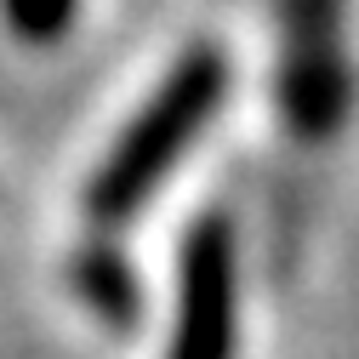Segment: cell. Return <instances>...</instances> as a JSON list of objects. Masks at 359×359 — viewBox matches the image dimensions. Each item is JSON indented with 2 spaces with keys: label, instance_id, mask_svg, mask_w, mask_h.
I'll return each mask as SVG.
<instances>
[{
  "label": "cell",
  "instance_id": "2",
  "mask_svg": "<svg viewBox=\"0 0 359 359\" xmlns=\"http://www.w3.org/2000/svg\"><path fill=\"white\" fill-rule=\"evenodd\" d=\"M342 23V0H280V114L302 143H325L348 126L353 57Z\"/></svg>",
  "mask_w": 359,
  "mask_h": 359
},
{
  "label": "cell",
  "instance_id": "4",
  "mask_svg": "<svg viewBox=\"0 0 359 359\" xmlns=\"http://www.w3.org/2000/svg\"><path fill=\"white\" fill-rule=\"evenodd\" d=\"M74 285L86 291V302H97L109 320H120V325L137 313V308H131V302H137V291H131L126 268H120L114 257H86V262L74 268Z\"/></svg>",
  "mask_w": 359,
  "mask_h": 359
},
{
  "label": "cell",
  "instance_id": "1",
  "mask_svg": "<svg viewBox=\"0 0 359 359\" xmlns=\"http://www.w3.org/2000/svg\"><path fill=\"white\" fill-rule=\"evenodd\" d=\"M222 92H229V57L217 46H194L177 57L165 86L137 109V120L126 126V137L109 149L97 165L92 189H86V217L97 229H120L143 211V200L171 177V165L194 149V137L211 126Z\"/></svg>",
  "mask_w": 359,
  "mask_h": 359
},
{
  "label": "cell",
  "instance_id": "3",
  "mask_svg": "<svg viewBox=\"0 0 359 359\" xmlns=\"http://www.w3.org/2000/svg\"><path fill=\"white\" fill-rule=\"evenodd\" d=\"M240 342V268L229 217H200L177 262V320L165 359H234Z\"/></svg>",
  "mask_w": 359,
  "mask_h": 359
},
{
  "label": "cell",
  "instance_id": "5",
  "mask_svg": "<svg viewBox=\"0 0 359 359\" xmlns=\"http://www.w3.org/2000/svg\"><path fill=\"white\" fill-rule=\"evenodd\" d=\"M6 6V23L18 40H29V46H52V40L69 34L80 0H0Z\"/></svg>",
  "mask_w": 359,
  "mask_h": 359
}]
</instances>
